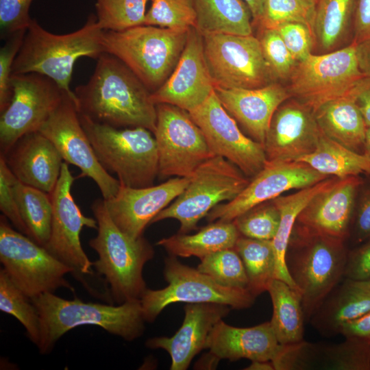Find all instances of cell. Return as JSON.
Returning <instances> with one entry per match:
<instances>
[{
	"label": "cell",
	"mask_w": 370,
	"mask_h": 370,
	"mask_svg": "<svg viewBox=\"0 0 370 370\" xmlns=\"http://www.w3.org/2000/svg\"><path fill=\"white\" fill-rule=\"evenodd\" d=\"M321 131L314 112L297 100L275 112L264 143L267 160L297 161L317 148Z\"/></svg>",
	"instance_id": "7402d4cb"
},
{
	"label": "cell",
	"mask_w": 370,
	"mask_h": 370,
	"mask_svg": "<svg viewBox=\"0 0 370 370\" xmlns=\"http://www.w3.org/2000/svg\"><path fill=\"white\" fill-rule=\"evenodd\" d=\"M267 291L273 305L270 322L278 343L289 345L304 341L305 317L299 293L276 278Z\"/></svg>",
	"instance_id": "1f68e13d"
},
{
	"label": "cell",
	"mask_w": 370,
	"mask_h": 370,
	"mask_svg": "<svg viewBox=\"0 0 370 370\" xmlns=\"http://www.w3.org/2000/svg\"><path fill=\"white\" fill-rule=\"evenodd\" d=\"M317 1L266 0L262 16L258 24L262 29H276L287 23H299L307 25L313 32Z\"/></svg>",
	"instance_id": "60d3db41"
},
{
	"label": "cell",
	"mask_w": 370,
	"mask_h": 370,
	"mask_svg": "<svg viewBox=\"0 0 370 370\" xmlns=\"http://www.w3.org/2000/svg\"><path fill=\"white\" fill-rule=\"evenodd\" d=\"M214 91L226 111L263 147L275 112L291 97L288 90L273 82L257 88L215 87Z\"/></svg>",
	"instance_id": "d4e9b609"
},
{
	"label": "cell",
	"mask_w": 370,
	"mask_h": 370,
	"mask_svg": "<svg viewBox=\"0 0 370 370\" xmlns=\"http://www.w3.org/2000/svg\"><path fill=\"white\" fill-rule=\"evenodd\" d=\"M356 54L361 72L370 77V38L356 43Z\"/></svg>",
	"instance_id": "11a10c76"
},
{
	"label": "cell",
	"mask_w": 370,
	"mask_h": 370,
	"mask_svg": "<svg viewBox=\"0 0 370 370\" xmlns=\"http://www.w3.org/2000/svg\"><path fill=\"white\" fill-rule=\"evenodd\" d=\"M153 135L158 152L160 179L189 178L214 156L199 126L185 110L166 103L156 105Z\"/></svg>",
	"instance_id": "4fadbf2b"
},
{
	"label": "cell",
	"mask_w": 370,
	"mask_h": 370,
	"mask_svg": "<svg viewBox=\"0 0 370 370\" xmlns=\"http://www.w3.org/2000/svg\"><path fill=\"white\" fill-rule=\"evenodd\" d=\"M370 311V280L343 278L327 295L309 321L321 335L340 334L342 326Z\"/></svg>",
	"instance_id": "4316f807"
},
{
	"label": "cell",
	"mask_w": 370,
	"mask_h": 370,
	"mask_svg": "<svg viewBox=\"0 0 370 370\" xmlns=\"http://www.w3.org/2000/svg\"><path fill=\"white\" fill-rule=\"evenodd\" d=\"M329 177L304 162L267 160L238 196L214 207L207 214V219L209 222L232 221L251 208L274 199L286 191L304 188Z\"/></svg>",
	"instance_id": "ac0fdd59"
},
{
	"label": "cell",
	"mask_w": 370,
	"mask_h": 370,
	"mask_svg": "<svg viewBox=\"0 0 370 370\" xmlns=\"http://www.w3.org/2000/svg\"><path fill=\"white\" fill-rule=\"evenodd\" d=\"M249 7L253 21L258 23L264 12L266 0H243Z\"/></svg>",
	"instance_id": "9f6ffc18"
},
{
	"label": "cell",
	"mask_w": 370,
	"mask_h": 370,
	"mask_svg": "<svg viewBox=\"0 0 370 370\" xmlns=\"http://www.w3.org/2000/svg\"><path fill=\"white\" fill-rule=\"evenodd\" d=\"M187 177H173L159 185L133 188L121 184L117 193L104 199L108 212L116 225L128 236H143L146 226L171 204L185 189Z\"/></svg>",
	"instance_id": "44dd1931"
},
{
	"label": "cell",
	"mask_w": 370,
	"mask_h": 370,
	"mask_svg": "<svg viewBox=\"0 0 370 370\" xmlns=\"http://www.w3.org/2000/svg\"><path fill=\"white\" fill-rule=\"evenodd\" d=\"M0 310L14 317L23 325L31 341L38 345L40 323L36 308L3 268L0 270Z\"/></svg>",
	"instance_id": "74e56055"
},
{
	"label": "cell",
	"mask_w": 370,
	"mask_h": 370,
	"mask_svg": "<svg viewBox=\"0 0 370 370\" xmlns=\"http://www.w3.org/2000/svg\"><path fill=\"white\" fill-rule=\"evenodd\" d=\"M245 370H275L271 361L254 360L245 369Z\"/></svg>",
	"instance_id": "6f0895ef"
},
{
	"label": "cell",
	"mask_w": 370,
	"mask_h": 370,
	"mask_svg": "<svg viewBox=\"0 0 370 370\" xmlns=\"http://www.w3.org/2000/svg\"><path fill=\"white\" fill-rule=\"evenodd\" d=\"M338 178L331 176L312 186L299 189L286 196L273 199L280 211V222L275 236L271 240L275 258L276 279L287 283L298 291L286 264V254L297 217L310 200L319 192L333 184Z\"/></svg>",
	"instance_id": "f1b7e54d"
},
{
	"label": "cell",
	"mask_w": 370,
	"mask_h": 370,
	"mask_svg": "<svg viewBox=\"0 0 370 370\" xmlns=\"http://www.w3.org/2000/svg\"><path fill=\"white\" fill-rule=\"evenodd\" d=\"M355 243L370 240V184L361 185L356 202L349 236Z\"/></svg>",
	"instance_id": "681fc988"
},
{
	"label": "cell",
	"mask_w": 370,
	"mask_h": 370,
	"mask_svg": "<svg viewBox=\"0 0 370 370\" xmlns=\"http://www.w3.org/2000/svg\"><path fill=\"white\" fill-rule=\"evenodd\" d=\"M240 236L232 221H217L193 234L178 233L160 239L156 245L163 247L171 256H195L201 259L212 253L234 248Z\"/></svg>",
	"instance_id": "f546056e"
},
{
	"label": "cell",
	"mask_w": 370,
	"mask_h": 370,
	"mask_svg": "<svg viewBox=\"0 0 370 370\" xmlns=\"http://www.w3.org/2000/svg\"><path fill=\"white\" fill-rule=\"evenodd\" d=\"M16 177L0 156V210L16 230L29 237L13 192Z\"/></svg>",
	"instance_id": "7dc6e473"
},
{
	"label": "cell",
	"mask_w": 370,
	"mask_h": 370,
	"mask_svg": "<svg viewBox=\"0 0 370 370\" xmlns=\"http://www.w3.org/2000/svg\"><path fill=\"white\" fill-rule=\"evenodd\" d=\"M356 43L321 55L310 53L297 63L291 75V96L314 112L348 93L364 77Z\"/></svg>",
	"instance_id": "8fae6325"
},
{
	"label": "cell",
	"mask_w": 370,
	"mask_h": 370,
	"mask_svg": "<svg viewBox=\"0 0 370 370\" xmlns=\"http://www.w3.org/2000/svg\"><path fill=\"white\" fill-rule=\"evenodd\" d=\"M276 29L297 62L312 53L314 36L312 29L307 25L291 23Z\"/></svg>",
	"instance_id": "c3c4849f"
},
{
	"label": "cell",
	"mask_w": 370,
	"mask_h": 370,
	"mask_svg": "<svg viewBox=\"0 0 370 370\" xmlns=\"http://www.w3.org/2000/svg\"><path fill=\"white\" fill-rule=\"evenodd\" d=\"M214 90L202 34L191 27L177 65L164 84L151 93V99L156 105L166 103L190 112L202 104Z\"/></svg>",
	"instance_id": "d6986e66"
},
{
	"label": "cell",
	"mask_w": 370,
	"mask_h": 370,
	"mask_svg": "<svg viewBox=\"0 0 370 370\" xmlns=\"http://www.w3.org/2000/svg\"><path fill=\"white\" fill-rule=\"evenodd\" d=\"M201 34L252 35L251 14L243 0H193Z\"/></svg>",
	"instance_id": "4dcf8cb0"
},
{
	"label": "cell",
	"mask_w": 370,
	"mask_h": 370,
	"mask_svg": "<svg viewBox=\"0 0 370 370\" xmlns=\"http://www.w3.org/2000/svg\"><path fill=\"white\" fill-rule=\"evenodd\" d=\"M356 0H317L313 25L314 40L325 51L341 41L353 18Z\"/></svg>",
	"instance_id": "8d00e7d4"
},
{
	"label": "cell",
	"mask_w": 370,
	"mask_h": 370,
	"mask_svg": "<svg viewBox=\"0 0 370 370\" xmlns=\"http://www.w3.org/2000/svg\"><path fill=\"white\" fill-rule=\"evenodd\" d=\"M79 113V112H78ZM80 122L101 165L118 176L121 184L153 185L158 175V152L152 132L144 127H114L79 114Z\"/></svg>",
	"instance_id": "52a82bcc"
},
{
	"label": "cell",
	"mask_w": 370,
	"mask_h": 370,
	"mask_svg": "<svg viewBox=\"0 0 370 370\" xmlns=\"http://www.w3.org/2000/svg\"><path fill=\"white\" fill-rule=\"evenodd\" d=\"M353 88L323 104L314 116L325 136L352 151L364 153L367 127L356 103Z\"/></svg>",
	"instance_id": "83f0119b"
},
{
	"label": "cell",
	"mask_w": 370,
	"mask_h": 370,
	"mask_svg": "<svg viewBox=\"0 0 370 370\" xmlns=\"http://www.w3.org/2000/svg\"><path fill=\"white\" fill-rule=\"evenodd\" d=\"M39 132L53 143L65 162L78 167L81 176L90 177L95 182L103 199L117 193L121 183L99 162L80 122L74 98L66 96Z\"/></svg>",
	"instance_id": "9a60e30c"
},
{
	"label": "cell",
	"mask_w": 370,
	"mask_h": 370,
	"mask_svg": "<svg viewBox=\"0 0 370 370\" xmlns=\"http://www.w3.org/2000/svg\"><path fill=\"white\" fill-rule=\"evenodd\" d=\"M354 39L359 43L370 38V0H356L353 14Z\"/></svg>",
	"instance_id": "816d5d0a"
},
{
	"label": "cell",
	"mask_w": 370,
	"mask_h": 370,
	"mask_svg": "<svg viewBox=\"0 0 370 370\" xmlns=\"http://www.w3.org/2000/svg\"><path fill=\"white\" fill-rule=\"evenodd\" d=\"M364 153L370 158V127H368L367 129Z\"/></svg>",
	"instance_id": "680465c9"
},
{
	"label": "cell",
	"mask_w": 370,
	"mask_h": 370,
	"mask_svg": "<svg viewBox=\"0 0 370 370\" xmlns=\"http://www.w3.org/2000/svg\"><path fill=\"white\" fill-rule=\"evenodd\" d=\"M144 25L177 31H188L196 25L193 0H151Z\"/></svg>",
	"instance_id": "b9f144b4"
},
{
	"label": "cell",
	"mask_w": 370,
	"mask_h": 370,
	"mask_svg": "<svg viewBox=\"0 0 370 370\" xmlns=\"http://www.w3.org/2000/svg\"><path fill=\"white\" fill-rule=\"evenodd\" d=\"M0 261L11 280L30 299L59 288L74 291L64 276L73 272L45 247L0 218Z\"/></svg>",
	"instance_id": "30bf717a"
},
{
	"label": "cell",
	"mask_w": 370,
	"mask_h": 370,
	"mask_svg": "<svg viewBox=\"0 0 370 370\" xmlns=\"http://www.w3.org/2000/svg\"><path fill=\"white\" fill-rule=\"evenodd\" d=\"M74 181L68 164L64 162L59 179L50 194L52 221L50 237L45 247L79 277L93 274L92 262L81 244V231L84 227L97 230L98 225L96 219L85 216L75 203L71 194Z\"/></svg>",
	"instance_id": "e0dca14e"
},
{
	"label": "cell",
	"mask_w": 370,
	"mask_h": 370,
	"mask_svg": "<svg viewBox=\"0 0 370 370\" xmlns=\"http://www.w3.org/2000/svg\"><path fill=\"white\" fill-rule=\"evenodd\" d=\"M343 277L356 280H370V240L348 251Z\"/></svg>",
	"instance_id": "f907efd6"
},
{
	"label": "cell",
	"mask_w": 370,
	"mask_h": 370,
	"mask_svg": "<svg viewBox=\"0 0 370 370\" xmlns=\"http://www.w3.org/2000/svg\"><path fill=\"white\" fill-rule=\"evenodd\" d=\"M151 0H96V18L103 31L119 32L144 25Z\"/></svg>",
	"instance_id": "f35d334b"
},
{
	"label": "cell",
	"mask_w": 370,
	"mask_h": 370,
	"mask_svg": "<svg viewBox=\"0 0 370 370\" xmlns=\"http://www.w3.org/2000/svg\"><path fill=\"white\" fill-rule=\"evenodd\" d=\"M231 308L214 303L187 304L182 324L171 337L149 338L145 345L151 349H162L171 356V370H186L193 358L206 349L210 332L220 320L226 317Z\"/></svg>",
	"instance_id": "603a6c76"
},
{
	"label": "cell",
	"mask_w": 370,
	"mask_h": 370,
	"mask_svg": "<svg viewBox=\"0 0 370 370\" xmlns=\"http://www.w3.org/2000/svg\"><path fill=\"white\" fill-rule=\"evenodd\" d=\"M1 156L18 180L49 194L64 162L53 143L39 131L22 136Z\"/></svg>",
	"instance_id": "cb8c5ba5"
},
{
	"label": "cell",
	"mask_w": 370,
	"mask_h": 370,
	"mask_svg": "<svg viewBox=\"0 0 370 370\" xmlns=\"http://www.w3.org/2000/svg\"><path fill=\"white\" fill-rule=\"evenodd\" d=\"M340 334L345 338H358L370 342V311L345 323L341 329Z\"/></svg>",
	"instance_id": "f5cc1de1"
},
{
	"label": "cell",
	"mask_w": 370,
	"mask_h": 370,
	"mask_svg": "<svg viewBox=\"0 0 370 370\" xmlns=\"http://www.w3.org/2000/svg\"><path fill=\"white\" fill-rule=\"evenodd\" d=\"M280 347L270 321L249 328H238L223 319L210 332L206 349L216 360L241 358L272 361Z\"/></svg>",
	"instance_id": "484cf974"
},
{
	"label": "cell",
	"mask_w": 370,
	"mask_h": 370,
	"mask_svg": "<svg viewBox=\"0 0 370 370\" xmlns=\"http://www.w3.org/2000/svg\"><path fill=\"white\" fill-rule=\"evenodd\" d=\"M200 260L197 269L219 284L248 289V278L243 260L234 248L212 253Z\"/></svg>",
	"instance_id": "ab89813d"
},
{
	"label": "cell",
	"mask_w": 370,
	"mask_h": 370,
	"mask_svg": "<svg viewBox=\"0 0 370 370\" xmlns=\"http://www.w3.org/2000/svg\"><path fill=\"white\" fill-rule=\"evenodd\" d=\"M347 252L344 241L293 227L286 264L300 294L305 320H310L327 295L344 278Z\"/></svg>",
	"instance_id": "5b68a950"
},
{
	"label": "cell",
	"mask_w": 370,
	"mask_h": 370,
	"mask_svg": "<svg viewBox=\"0 0 370 370\" xmlns=\"http://www.w3.org/2000/svg\"><path fill=\"white\" fill-rule=\"evenodd\" d=\"M264 57L276 78L291 77L297 64L277 29H262L258 38Z\"/></svg>",
	"instance_id": "ee69618b"
},
{
	"label": "cell",
	"mask_w": 370,
	"mask_h": 370,
	"mask_svg": "<svg viewBox=\"0 0 370 370\" xmlns=\"http://www.w3.org/2000/svg\"><path fill=\"white\" fill-rule=\"evenodd\" d=\"M297 161L314 170L339 179L365 174L370 176V158L352 151L325 136L322 132L316 149Z\"/></svg>",
	"instance_id": "d6a6232c"
},
{
	"label": "cell",
	"mask_w": 370,
	"mask_h": 370,
	"mask_svg": "<svg viewBox=\"0 0 370 370\" xmlns=\"http://www.w3.org/2000/svg\"><path fill=\"white\" fill-rule=\"evenodd\" d=\"M103 31L93 14L81 28L66 34L51 33L32 19L14 59L12 75L35 73L45 75L76 103L75 93L70 88L74 65L80 58L97 60L104 53Z\"/></svg>",
	"instance_id": "7a4b0ae2"
},
{
	"label": "cell",
	"mask_w": 370,
	"mask_h": 370,
	"mask_svg": "<svg viewBox=\"0 0 370 370\" xmlns=\"http://www.w3.org/2000/svg\"><path fill=\"white\" fill-rule=\"evenodd\" d=\"M163 273L168 285L162 289L147 288L140 299L147 322L154 321L171 304L214 303L245 309L256 299L247 288L223 286L197 269L182 264L174 256L165 258Z\"/></svg>",
	"instance_id": "9c48e42d"
},
{
	"label": "cell",
	"mask_w": 370,
	"mask_h": 370,
	"mask_svg": "<svg viewBox=\"0 0 370 370\" xmlns=\"http://www.w3.org/2000/svg\"><path fill=\"white\" fill-rule=\"evenodd\" d=\"M91 210L98 225L97 236L89 241L98 254L93 268L105 280L114 301L119 304L139 301L147 289L143 270L153 258V247L143 236L134 238L122 232L112 220L103 199H96Z\"/></svg>",
	"instance_id": "277c9868"
},
{
	"label": "cell",
	"mask_w": 370,
	"mask_h": 370,
	"mask_svg": "<svg viewBox=\"0 0 370 370\" xmlns=\"http://www.w3.org/2000/svg\"><path fill=\"white\" fill-rule=\"evenodd\" d=\"M234 249L243 260L249 292L256 297L267 291L270 283L275 278V258L272 241L241 235Z\"/></svg>",
	"instance_id": "e575fe53"
},
{
	"label": "cell",
	"mask_w": 370,
	"mask_h": 370,
	"mask_svg": "<svg viewBox=\"0 0 370 370\" xmlns=\"http://www.w3.org/2000/svg\"><path fill=\"white\" fill-rule=\"evenodd\" d=\"M310 369L370 370V342L345 338L338 344L312 343Z\"/></svg>",
	"instance_id": "836d02e7"
},
{
	"label": "cell",
	"mask_w": 370,
	"mask_h": 370,
	"mask_svg": "<svg viewBox=\"0 0 370 370\" xmlns=\"http://www.w3.org/2000/svg\"><path fill=\"white\" fill-rule=\"evenodd\" d=\"M188 31L143 25L103 31L102 45L123 62L152 92L168 79L184 49Z\"/></svg>",
	"instance_id": "8992f818"
},
{
	"label": "cell",
	"mask_w": 370,
	"mask_h": 370,
	"mask_svg": "<svg viewBox=\"0 0 370 370\" xmlns=\"http://www.w3.org/2000/svg\"><path fill=\"white\" fill-rule=\"evenodd\" d=\"M11 84V101L0 116L1 154L22 136L39 131L69 95L52 79L35 73L12 75Z\"/></svg>",
	"instance_id": "5bb4252c"
},
{
	"label": "cell",
	"mask_w": 370,
	"mask_h": 370,
	"mask_svg": "<svg viewBox=\"0 0 370 370\" xmlns=\"http://www.w3.org/2000/svg\"><path fill=\"white\" fill-rule=\"evenodd\" d=\"M188 112L214 156L227 159L247 177H254L263 168L267 160L263 145L241 132L214 90L202 104Z\"/></svg>",
	"instance_id": "2e32d148"
},
{
	"label": "cell",
	"mask_w": 370,
	"mask_h": 370,
	"mask_svg": "<svg viewBox=\"0 0 370 370\" xmlns=\"http://www.w3.org/2000/svg\"><path fill=\"white\" fill-rule=\"evenodd\" d=\"M232 222L241 236L272 240L280 225V211L272 199L251 208Z\"/></svg>",
	"instance_id": "7bdbcfd3"
},
{
	"label": "cell",
	"mask_w": 370,
	"mask_h": 370,
	"mask_svg": "<svg viewBox=\"0 0 370 370\" xmlns=\"http://www.w3.org/2000/svg\"><path fill=\"white\" fill-rule=\"evenodd\" d=\"M40 323L38 349L42 354L52 351L68 331L84 325H98L108 333L132 341L142 336L145 320L139 301L118 306L85 302L77 297L65 299L45 293L31 299Z\"/></svg>",
	"instance_id": "3957f363"
},
{
	"label": "cell",
	"mask_w": 370,
	"mask_h": 370,
	"mask_svg": "<svg viewBox=\"0 0 370 370\" xmlns=\"http://www.w3.org/2000/svg\"><path fill=\"white\" fill-rule=\"evenodd\" d=\"M12 188L29 238L45 247L51 233L53 212L51 195L25 184L16 178Z\"/></svg>",
	"instance_id": "d590c367"
},
{
	"label": "cell",
	"mask_w": 370,
	"mask_h": 370,
	"mask_svg": "<svg viewBox=\"0 0 370 370\" xmlns=\"http://www.w3.org/2000/svg\"><path fill=\"white\" fill-rule=\"evenodd\" d=\"M76 107L94 122L114 127H141L153 134L156 105L151 92L119 59L103 53L89 80L74 91Z\"/></svg>",
	"instance_id": "6da1fadb"
},
{
	"label": "cell",
	"mask_w": 370,
	"mask_h": 370,
	"mask_svg": "<svg viewBox=\"0 0 370 370\" xmlns=\"http://www.w3.org/2000/svg\"><path fill=\"white\" fill-rule=\"evenodd\" d=\"M206 64L215 87L257 88L275 78L253 35L202 34Z\"/></svg>",
	"instance_id": "7c38bea8"
},
{
	"label": "cell",
	"mask_w": 370,
	"mask_h": 370,
	"mask_svg": "<svg viewBox=\"0 0 370 370\" xmlns=\"http://www.w3.org/2000/svg\"><path fill=\"white\" fill-rule=\"evenodd\" d=\"M33 0H0L1 38L27 30L32 18L29 9Z\"/></svg>",
	"instance_id": "bcb514c9"
},
{
	"label": "cell",
	"mask_w": 370,
	"mask_h": 370,
	"mask_svg": "<svg viewBox=\"0 0 370 370\" xmlns=\"http://www.w3.org/2000/svg\"><path fill=\"white\" fill-rule=\"evenodd\" d=\"M249 181L227 159L212 156L194 171L183 192L151 223L174 219L180 223L178 233L187 234L217 205L238 196Z\"/></svg>",
	"instance_id": "ba28073f"
},
{
	"label": "cell",
	"mask_w": 370,
	"mask_h": 370,
	"mask_svg": "<svg viewBox=\"0 0 370 370\" xmlns=\"http://www.w3.org/2000/svg\"><path fill=\"white\" fill-rule=\"evenodd\" d=\"M356 103L367 127H370V77L365 76L354 87Z\"/></svg>",
	"instance_id": "db71d44e"
},
{
	"label": "cell",
	"mask_w": 370,
	"mask_h": 370,
	"mask_svg": "<svg viewBox=\"0 0 370 370\" xmlns=\"http://www.w3.org/2000/svg\"><path fill=\"white\" fill-rule=\"evenodd\" d=\"M363 182L360 176L338 179L310 200L298 214L294 226L307 233L345 241Z\"/></svg>",
	"instance_id": "ffe728a7"
},
{
	"label": "cell",
	"mask_w": 370,
	"mask_h": 370,
	"mask_svg": "<svg viewBox=\"0 0 370 370\" xmlns=\"http://www.w3.org/2000/svg\"><path fill=\"white\" fill-rule=\"evenodd\" d=\"M26 31L18 32L8 38L0 49V113L7 108L12 97V66Z\"/></svg>",
	"instance_id": "f6af8a7d"
}]
</instances>
